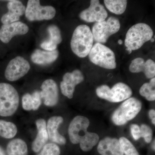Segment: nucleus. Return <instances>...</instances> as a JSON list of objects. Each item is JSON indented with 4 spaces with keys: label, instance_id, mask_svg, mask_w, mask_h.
<instances>
[{
    "label": "nucleus",
    "instance_id": "12",
    "mask_svg": "<svg viewBox=\"0 0 155 155\" xmlns=\"http://www.w3.org/2000/svg\"><path fill=\"white\" fill-rule=\"evenodd\" d=\"M84 80V76L80 70L76 69L72 72H67L63 76L60 85L62 94L68 98L72 99L75 86Z\"/></svg>",
    "mask_w": 155,
    "mask_h": 155
},
{
    "label": "nucleus",
    "instance_id": "21",
    "mask_svg": "<svg viewBox=\"0 0 155 155\" xmlns=\"http://www.w3.org/2000/svg\"><path fill=\"white\" fill-rule=\"evenodd\" d=\"M48 31L49 34V38L42 42L41 47L47 51H54L62 41L61 31L58 26L53 25L48 27Z\"/></svg>",
    "mask_w": 155,
    "mask_h": 155
},
{
    "label": "nucleus",
    "instance_id": "29",
    "mask_svg": "<svg viewBox=\"0 0 155 155\" xmlns=\"http://www.w3.org/2000/svg\"><path fill=\"white\" fill-rule=\"evenodd\" d=\"M22 108L25 110L30 111L33 110V105L31 95L26 93L22 96Z\"/></svg>",
    "mask_w": 155,
    "mask_h": 155
},
{
    "label": "nucleus",
    "instance_id": "10",
    "mask_svg": "<svg viewBox=\"0 0 155 155\" xmlns=\"http://www.w3.org/2000/svg\"><path fill=\"white\" fill-rule=\"evenodd\" d=\"M30 69V65L23 57L17 56L9 62L5 71L7 80L14 81L25 76Z\"/></svg>",
    "mask_w": 155,
    "mask_h": 155
},
{
    "label": "nucleus",
    "instance_id": "1",
    "mask_svg": "<svg viewBox=\"0 0 155 155\" xmlns=\"http://www.w3.org/2000/svg\"><path fill=\"white\" fill-rule=\"evenodd\" d=\"M90 122L86 117L76 116L69 124L68 134L69 139L73 144H80L84 152L91 150L98 142L99 137L96 133L87 131Z\"/></svg>",
    "mask_w": 155,
    "mask_h": 155
},
{
    "label": "nucleus",
    "instance_id": "3",
    "mask_svg": "<svg viewBox=\"0 0 155 155\" xmlns=\"http://www.w3.org/2000/svg\"><path fill=\"white\" fill-rule=\"evenodd\" d=\"M153 31L150 26L145 23H138L133 25L126 33L125 40L126 50L129 54L138 50L145 43L150 40Z\"/></svg>",
    "mask_w": 155,
    "mask_h": 155
},
{
    "label": "nucleus",
    "instance_id": "22",
    "mask_svg": "<svg viewBox=\"0 0 155 155\" xmlns=\"http://www.w3.org/2000/svg\"><path fill=\"white\" fill-rule=\"evenodd\" d=\"M7 152L8 155H28V147L24 140L15 139L8 143Z\"/></svg>",
    "mask_w": 155,
    "mask_h": 155
},
{
    "label": "nucleus",
    "instance_id": "4",
    "mask_svg": "<svg viewBox=\"0 0 155 155\" xmlns=\"http://www.w3.org/2000/svg\"><path fill=\"white\" fill-rule=\"evenodd\" d=\"M19 97L17 90L10 84L0 83V116L8 117L19 107Z\"/></svg>",
    "mask_w": 155,
    "mask_h": 155
},
{
    "label": "nucleus",
    "instance_id": "7",
    "mask_svg": "<svg viewBox=\"0 0 155 155\" xmlns=\"http://www.w3.org/2000/svg\"><path fill=\"white\" fill-rule=\"evenodd\" d=\"M96 94L101 98L112 103H119L130 98L132 91L127 84L119 82L111 88L107 85H101L97 88Z\"/></svg>",
    "mask_w": 155,
    "mask_h": 155
},
{
    "label": "nucleus",
    "instance_id": "32",
    "mask_svg": "<svg viewBox=\"0 0 155 155\" xmlns=\"http://www.w3.org/2000/svg\"><path fill=\"white\" fill-rule=\"evenodd\" d=\"M150 118L152 120V122L154 125H155V111L154 110H151L149 113Z\"/></svg>",
    "mask_w": 155,
    "mask_h": 155
},
{
    "label": "nucleus",
    "instance_id": "27",
    "mask_svg": "<svg viewBox=\"0 0 155 155\" xmlns=\"http://www.w3.org/2000/svg\"><path fill=\"white\" fill-rule=\"evenodd\" d=\"M61 150L58 145L54 143H47L37 155H60Z\"/></svg>",
    "mask_w": 155,
    "mask_h": 155
},
{
    "label": "nucleus",
    "instance_id": "16",
    "mask_svg": "<svg viewBox=\"0 0 155 155\" xmlns=\"http://www.w3.org/2000/svg\"><path fill=\"white\" fill-rule=\"evenodd\" d=\"M129 69L132 73L143 72L147 78L151 79L155 76V63L151 59L145 61L142 58H135L131 61Z\"/></svg>",
    "mask_w": 155,
    "mask_h": 155
},
{
    "label": "nucleus",
    "instance_id": "15",
    "mask_svg": "<svg viewBox=\"0 0 155 155\" xmlns=\"http://www.w3.org/2000/svg\"><path fill=\"white\" fill-rule=\"evenodd\" d=\"M8 12L1 18L3 25L18 22L25 13V7L21 2L17 0L9 1L7 5Z\"/></svg>",
    "mask_w": 155,
    "mask_h": 155
},
{
    "label": "nucleus",
    "instance_id": "13",
    "mask_svg": "<svg viewBox=\"0 0 155 155\" xmlns=\"http://www.w3.org/2000/svg\"><path fill=\"white\" fill-rule=\"evenodd\" d=\"M28 30V25L19 21L5 24L0 28V40L4 43H8L14 36L24 35Z\"/></svg>",
    "mask_w": 155,
    "mask_h": 155
},
{
    "label": "nucleus",
    "instance_id": "2",
    "mask_svg": "<svg viewBox=\"0 0 155 155\" xmlns=\"http://www.w3.org/2000/svg\"><path fill=\"white\" fill-rule=\"evenodd\" d=\"M94 41L93 35L90 27L86 25H78L72 34L70 42L71 49L78 57L85 58L91 49Z\"/></svg>",
    "mask_w": 155,
    "mask_h": 155
},
{
    "label": "nucleus",
    "instance_id": "26",
    "mask_svg": "<svg viewBox=\"0 0 155 155\" xmlns=\"http://www.w3.org/2000/svg\"><path fill=\"white\" fill-rule=\"evenodd\" d=\"M119 141L123 153L125 155H139L133 144L126 137H121Z\"/></svg>",
    "mask_w": 155,
    "mask_h": 155
},
{
    "label": "nucleus",
    "instance_id": "23",
    "mask_svg": "<svg viewBox=\"0 0 155 155\" xmlns=\"http://www.w3.org/2000/svg\"><path fill=\"white\" fill-rule=\"evenodd\" d=\"M104 3L109 11L117 15L123 14L127 8V1L125 0H105Z\"/></svg>",
    "mask_w": 155,
    "mask_h": 155
},
{
    "label": "nucleus",
    "instance_id": "20",
    "mask_svg": "<svg viewBox=\"0 0 155 155\" xmlns=\"http://www.w3.org/2000/svg\"><path fill=\"white\" fill-rule=\"evenodd\" d=\"M59 54V51L57 50L44 51L37 49L32 53L31 59L35 64L40 65H46L55 61Z\"/></svg>",
    "mask_w": 155,
    "mask_h": 155
},
{
    "label": "nucleus",
    "instance_id": "31",
    "mask_svg": "<svg viewBox=\"0 0 155 155\" xmlns=\"http://www.w3.org/2000/svg\"><path fill=\"white\" fill-rule=\"evenodd\" d=\"M131 134L135 140H138L141 137L140 127L136 124H132L130 126Z\"/></svg>",
    "mask_w": 155,
    "mask_h": 155
},
{
    "label": "nucleus",
    "instance_id": "18",
    "mask_svg": "<svg viewBox=\"0 0 155 155\" xmlns=\"http://www.w3.org/2000/svg\"><path fill=\"white\" fill-rule=\"evenodd\" d=\"M97 151L101 155H124L119 140L107 137L99 143Z\"/></svg>",
    "mask_w": 155,
    "mask_h": 155
},
{
    "label": "nucleus",
    "instance_id": "11",
    "mask_svg": "<svg viewBox=\"0 0 155 155\" xmlns=\"http://www.w3.org/2000/svg\"><path fill=\"white\" fill-rule=\"evenodd\" d=\"M107 17V12L98 0L91 1L89 7L81 11L79 14L80 19L87 22H102Z\"/></svg>",
    "mask_w": 155,
    "mask_h": 155
},
{
    "label": "nucleus",
    "instance_id": "5",
    "mask_svg": "<svg viewBox=\"0 0 155 155\" xmlns=\"http://www.w3.org/2000/svg\"><path fill=\"white\" fill-rule=\"evenodd\" d=\"M142 108V103L134 97L125 101L114 111L112 116L113 122L117 125H124L137 116Z\"/></svg>",
    "mask_w": 155,
    "mask_h": 155
},
{
    "label": "nucleus",
    "instance_id": "19",
    "mask_svg": "<svg viewBox=\"0 0 155 155\" xmlns=\"http://www.w3.org/2000/svg\"><path fill=\"white\" fill-rule=\"evenodd\" d=\"M38 133L35 139L31 144V149L35 153L40 151L48 140V135L47 130V124L43 119L37 120L35 122Z\"/></svg>",
    "mask_w": 155,
    "mask_h": 155
},
{
    "label": "nucleus",
    "instance_id": "6",
    "mask_svg": "<svg viewBox=\"0 0 155 155\" xmlns=\"http://www.w3.org/2000/svg\"><path fill=\"white\" fill-rule=\"evenodd\" d=\"M89 59L93 64L108 69L116 67V56L112 50L104 45L96 43L88 54Z\"/></svg>",
    "mask_w": 155,
    "mask_h": 155
},
{
    "label": "nucleus",
    "instance_id": "34",
    "mask_svg": "<svg viewBox=\"0 0 155 155\" xmlns=\"http://www.w3.org/2000/svg\"><path fill=\"white\" fill-rule=\"evenodd\" d=\"M118 43H119V45H122V43H123V41H122V40H119L118 41Z\"/></svg>",
    "mask_w": 155,
    "mask_h": 155
},
{
    "label": "nucleus",
    "instance_id": "24",
    "mask_svg": "<svg viewBox=\"0 0 155 155\" xmlns=\"http://www.w3.org/2000/svg\"><path fill=\"white\" fill-rule=\"evenodd\" d=\"M17 127L13 122L0 120V136L3 138L11 139L17 134Z\"/></svg>",
    "mask_w": 155,
    "mask_h": 155
},
{
    "label": "nucleus",
    "instance_id": "8",
    "mask_svg": "<svg viewBox=\"0 0 155 155\" xmlns=\"http://www.w3.org/2000/svg\"><path fill=\"white\" fill-rule=\"evenodd\" d=\"M120 28L118 18L110 17L107 21L95 22L92 28V33L96 43L104 44L111 35L117 33Z\"/></svg>",
    "mask_w": 155,
    "mask_h": 155
},
{
    "label": "nucleus",
    "instance_id": "33",
    "mask_svg": "<svg viewBox=\"0 0 155 155\" xmlns=\"http://www.w3.org/2000/svg\"><path fill=\"white\" fill-rule=\"evenodd\" d=\"M0 155H7L1 146H0Z\"/></svg>",
    "mask_w": 155,
    "mask_h": 155
},
{
    "label": "nucleus",
    "instance_id": "9",
    "mask_svg": "<svg viewBox=\"0 0 155 155\" xmlns=\"http://www.w3.org/2000/svg\"><path fill=\"white\" fill-rule=\"evenodd\" d=\"M55 9L51 6H41L39 1L29 0L25 8V16L29 21L50 20L55 16Z\"/></svg>",
    "mask_w": 155,
    "mask_h": 155
},
{
    "label": "nucleus",
    "instance_id": "28",
    "mask_svg": "<svg viewBox=\"0 0 155 155\" xmlns=\"http://www.w3.org/2000/svg\"><path fill=\"white\" fill-rule=\"evenodd\" d=\"M140 129L141 137L144 139L146 142L150 143L153 138V130L148 125L143 124L140 126Z\"/></svg>",
    "mask_w": 155,
    "mask_h": 155
},
{
    "label": "nucleus",
    "instance_id": "17",
    "mask_svg": "<svg viewBox=\"0 0 155 155\" xmlns=\"http://www.w3.org/2000/svg\"><path fill=\"white\" fill-rule=\"evenodd\" d=\"M64 122V119L61 116H54L48 120L47 124V130L48 139L51 141L60 145L66 143V139L61 135L58 131V127Z\"/></svg>",
    "mask_w": 155,
    "mask_h": 155
},
{
    "label": "nucleus",
    "instance_id": "36",
    "mask_svg": "<svg viewBox=\"0 0 155 155\" xmlns=\"http://www.w3.org/2000/svg\"><path fill=\"white\" fill-rule=\"evenodd\" d=\"M150 40L152 42H153L154 41V39L153 38H151V39Z\"/></svg>",
    "mask_w": 155,
    "mask_h": 155
},
{
    "label": "nucleus",
    "instance_id": "30",
    "mask_svg": "<svg viewBox=\"0 0 155 155\" xmlns=\"http://www.w3.org/2000/svg\"><path fill=\"white\" fill-rule=\"evenodd\" d=\"M31 95L33 105V110L35 111L38 110L41 104V96L40 92L35 91Z\"/></svg>",
    "mask_w": 155,
    "mask_h": 155
},
{
    "label": "nucleus",
    "instance_id": "25",
    "mask_svg": "<svg viewBox=\"0 0 155 155\" xmlns=\"http://www.w3.org/2000/svg\"><path fill=\"white\" fill-rule=\"evenodd\" d=\"M155 78H151L149 83L143 84L140 89L139 93L147 101H154L155 100Z\"/></svg>",
    "mask_w": 155,
    "mask_h": 155
},
{
    "label": "nucleus",
    "instance_id": "14",
    "mask_svg": "<svg viewBox=\"0 0 155 155\" xmlns=\"http://www.w3.org/2000/svg\"><path fill=\"white\" fill-rule=\"evenodd\" d=\"M41 88V96L45 105L49 107L56 105L59 100V91L55 81L52 79H47L42 84Z\"/></svg>",
    "mask_w": 155,
    "mask_h": 155
},
{
    "label": "nucleus",
    "instance_id": "35",
    "mask_svg": "<svg viewBox=\"0 0 155 155\" xmlns=\"http://www.w3.org/2000/svg\"><path fill=\"white\" fill-rule=\"evenodd\" d=\"M152 147L153 150H155V140H154L153 142Z\"/></svg>",
    "mask_w": 155,
    "mask_h": 155
}]
</instances>
